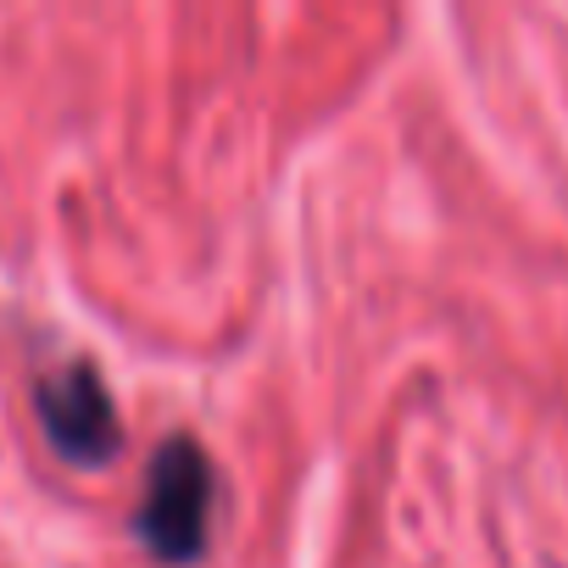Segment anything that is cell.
I'll list each match as a JSON object with an SVG mask.
<instances>
[{"label": "cell", "instance_id": "cell-1", "mask_svg": "<svg viewBox=\"0 0 568 568\" xmlns=\"http://www.w3.org/2000/svg\"><path fill=\"white\" fill-rule=\"evenodd\" d=\"M217 474L195 435H168L145 468V496L134 513V535L156 562H195L212 540Z\"/></svg>", "mask_w": 568, "mask_h": 568}, {"label": "cell", "instance_id": "cell-2", "mask_svg": "<svg viewBox=\"0 0 568 568\" xmlns=\"http://www.w3.org/2000/svg\"><path fill=\"white\" fill-rule=\"evenodd\" d=\"M34 413H40L51 446L68 463L101 468L123 446V418H118L112 390H106V379H101L95 363H68V368L45 374L34 385Z\"/></svg>", "mask_w": 568, "mask_h": 568}]
</instances>
